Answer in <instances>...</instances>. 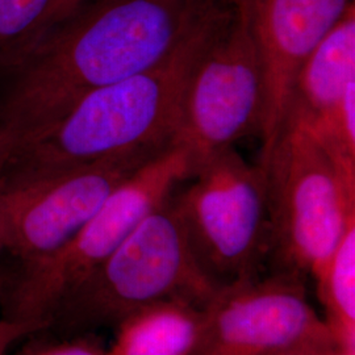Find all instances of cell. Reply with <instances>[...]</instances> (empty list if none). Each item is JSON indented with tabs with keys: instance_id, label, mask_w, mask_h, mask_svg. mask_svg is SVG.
<instances>
[{
	"instance_id": "cell-1",
	"label": "cell",
	"mask_w": 355,
	"mask_h": 355,
	"mask_svg": "<svg viewBox=\"0 0 355 355\" xmlns=\"http://www.w3.org/2000/svg\"><path fill=\"white\" fill-rule=\"evenodd\" d=\"M225 0H83L13 49L3 128L17 137L60 119L95 89L162 61Z\"/></svg>"
},
{
	"instance_id": "cell-2",
	"label": "cell",
	"mask_w": 355,
	"mask_h": 355,
	"mask_svg": "<svg viewBox=\"0 0 355 355\" xmlns=\"http://www.w3.org/2000/svg\"><path fill=\"white\" fill-rule=\"evenodd\" d=\"M233 7L234 0H225L158 64L95 89L55 121L17 137L11 174L64 170L173 145L193 67Z\"/></svg>"
},
{
	"instance_id": "cell-3",
	"label": "cell",
	"mask_w": 355,
	"mask_h": 355,
	"mask_svg": "<svg viewBox=\"0 0 355 355\" xmlns=\"http://www.w3.org/2000/svg\"><path fill=\"white\" fill-rule=\"evenodd\" d=\"M270 253L283 271L312 278L355 223V182L309 124L287 114L263 165Z\"/></svg>"
},
{
	"instance_id": "cell-4",
	"label": "cell",
	"mask_w": 355,
	"mask_h": 355,
	"mask_svg": "<svg viewBox=\"0 0 355 355\" xmlns=\"http://www.w3.org/2000/svg\"><path fill=\"white\" fill-rule=\"evenodd\" d=\"M217 292L191 252L170 198L83 280L49 327L79 334L114 328L144 306L168 300L205 306Z\"/></svg>"
},
{
	"instance_id": "cell-5",
	"label": "cell",
	"mask_w": 355,
	"mask_h": 355,
	"mask_svg": "<svg viewBox=\"0 0 355 355\" xmlns=\"http://www.w3.org/2000/svg\"><path fill=\"white\" fill-rule=\"evenodd\" d=\"M192 173L190 153L182 145L173 144L155 154L110 193L62 249L21 265L11 291H4L6 313L38 331L48 328L64 300Z\"/></svg>"
},
{
	"instance_id": "cell-6",
	"label": "cell",
	"mask_w": 355,
	"mask_h": 355,
	"mask_svg": "<svg viewBox=\"0 0 355 355\" xmlns=\"http://www.w3.org/2000/svg\"><path fill=\"white\" fill-rule=\"evenodd\" d=\"M189 180L171 203L205 277L218 290L259 277L271 250L261 166L229 148L207 158Z\"/></svg>"
},
{
	"instance_id": "cell-7",
	"label": "cell",
	"mask_w": 355,
	"mask_h": 355,
	"mask_svg": "<svg viewBox=\"0 0 355 355\" xmlns=\"http://www.w3.org/2000/svg\"><path fill=\"white\" fill-rule=\"evenodd\" d=\"M166 148L130 150L64 170L0 177V234L7 252L21 265L57 253L125 178Z\"/></svg>"
},
{
	"instance_id": "cell-8",
	"label": "cell",
	"mask_w": 355,
	"mask_h": 355,
	"mask_svg": "<svg viewBox=\"0 0 355 355\" xmlns=\"http://www.w3.org/2000/svg\"><path fill=\"white\" fill-rule=\"evenodd\" d=\"M263 76L241 0L195 64L184 91L174 144L193 170L216 153L261 130Z\"/></svg>"
},
{
	"instance_id": "cell-9",
	"label": "cell",
	"mask_w": 355,
	"mask_h": 355,
	"mask_svg": "<svg viewBox=\"0 0 355 355\" xmlns=\"http://www.w3.org/2000/svg\"><path fill=\"white\" fill-rule=\"evenodd\" d=\"M302 279L280 270L218 290L204 306L192 355H274L304 343L337 346Z\"/></svg>"
},
{
	"instance_id": "cell-10",
	"label": "cell",
	"mask_w": 355,
	"mask_h": 355,
	"mask_svg": "<svg viewBox=\"0 0 355 355\" xmlns=\"http://www.w3.org/2000/svg\"><path fill=\"white\" fill-rule=\"evenodd\" d=\"M263 76L259 166L279 135L305 60L354 0H241Z\"/></svg>"
},
{
	"instance_id": "cell-11",
	"label": "cell",
	"mask_w": 355,
	"mask_h": 355,
	"mask_svg": "<svg viewBox=\"0 0 355 355\" xmlns=\"http://www.w3.org/2000/svg\"><path fill=\"white\" fill-rule=\"evenodd\" d=\"M354 82L353 6L305 60L296 76L287 114H297L308 124H313L329 114L343 99L345 91Z\"/></svg>"
},
{
	"instance_id": "cell-12",
	"label": "cell",
	"mask_w": 355,
	"mask_h": 355,
	"mask_svg": "<svg viewBox=\"0 0 355 355\" xmlns=\"http://www.w3.org/2000/svg\"><path fill=\"white\" fill-rule=\"evenodd\" d=\"M203 318L204 306L183 300L144 306L114 327L107 355H192Z\"/></svg>"
},
{
	"instance_id": "cell-13",
	"label": "cell",
	"mask_w": 355,
	"mask_h": 355,
	"mask_svg": "<svg viewBox=\"0 0 355 355\" xmlns=\"http://www.w3.org/2000/svg\"><path fill=\"white\" fill-rule=\"evenodd\" d=\"M324 321L338 347L355 350V223L313 277Z\"/></svg>"
},
{
	"instance_id": "cell-14",
	"label": "cell",
	"mask_w": 355,
	"mask_h": 355,
	"mask_svg": "<svg viewBox=\"0 0 355 355\" xmlns=\"http://www.w3.org/2000/svg\"><path fill=\"white\" fill-rule=\"evenodd\" d=\"M51 0H0V55L31 37Z\"/></svg>"
},
{
	"instance_id": "cell-15",
	"label": "cell",
	"mask_w": 355,
	"mask_h": 355,
	"mask_svg": "<svg viewBox=\"0 0 355 355\" xmlns=\"http://www.w3.org/2000/svg\"><path fill=\"white\" fill-rule=\"evenodd\" d=\"M82 334L64 340H32L8 355H107V345L91 333Z\"/></svg>"
},
{
	"instance_id": "cell-16",
	"label": "cell",
	"mask_w": 355,
	"mask_h": 355,
	"mask_svg": "<svg viewBox=\"0 0 355 355\" xmlns=\"http://www.w3.org/2000/svg\"><path fill=\"white\" fill-rule=\"evenodd\" d=\"M4 288H6V282L0 275V355L10 354L13 343L38 331L35 327L26 324L24 321L15 320L6 313L4 303H3Z\"/></svg>"
},
{
	"instance_id": "cell-17",
	"label": "cell",
	"mask_w": 355,
	"mask_h": 355,
	"mask_svg": "<svg viewBox=\"0 0 355 355\" xmlns=\"http://www.w3.org/2000/svg\"><path fill=\"white\" fill-rule=\"evenodd\" d=\"M82 1L83 0H51L48 11L44 15L42 20L40 21V26L32 36H35V35H37L38 32L61 21L67 15L73 12Z\"/></svg>"
},
{
	"instance_id": "cell-18",
	"label": "cell",
	"mask_w": 355,
	"mask_h": 355,
	"mask_svg": "<svg viewBox=\"0 0 355 355\" xmlns=\"http://www.w3.org/2000/svg\"><path fill=\"white\" fill-rule=\"evenodd\" d=\"M16 145V136L0 127V170L8 164Z\"/></svg>"
},
{
	"instance_id": "cell-19",
	"label": "cell",
	"mask_w": 355,
	"mask_h": 355,
	"mask_svg": "<svg viewBox=\"0 0 355 355\" xmlns=\"http://www.w3.org/2000/svg\"><path fill=\"white\" fill-rule=\"evenodd\" d=\"M331 347L336 346H322V345H313V343H304V345H297L292 346L288 349H284L279 353H275L274 355H324Z\"/></svg>"
},
{
	"instance_id": "cell-20",
	"label": "cell",
	"mask_w": 355,
	"mask_h": 355,
	"mask_svg": "<svg viewBox=\"0 0 355 355\" xmlns=\"http://www.w3.org/2000/svg\"><path fill=\"white\" fill-rule=\"evenodd\" d=\"M324 355H355V350H346V349H341L338 346L331 347Z\"/></svg>"
},
{
	"instance_id": "cell-21",
	"label": "cell",
	"mask_w": 355,
	"mask_h": 355,
	"mask_svg": "<svg viewBox=\"0 0 355 355\" xmlns=\"http://www.w3.org/2000/svg\"><path fill=\"white\" fill-rule=\"evenodd\" d=\"M4 252H7V249H6L4 240H3V237H1V234H0V257H1V254L4 253Z\"/></svg>"
}]
</instances>
